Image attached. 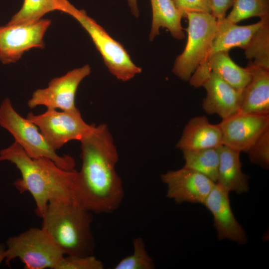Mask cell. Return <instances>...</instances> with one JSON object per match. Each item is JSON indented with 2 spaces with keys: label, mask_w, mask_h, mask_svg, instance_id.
I'll return each mask as SVG.
<instances>
[{
  "label": "cell",
  "mask_w": 269,
  "mask_h": 269,
  "mask_svg": "<svg viewBox=\"0 0 269 269\" xmlns=\"http://www.w3.org/2000/svg\"><path fill=\"white\" fill-rule=\"evenodd\" d=\"M80 142L82 166L77 171L75 202L91 212L112 213L124 197L116 170L119 155L112 136L108 127L101 124Z\"/></svg>",
  "instance_id": "obj_1"
},
{
  "label": "cell",
  "mask_w": 269,
  "mask_h": 269,
  "mask_svg": "<svg viewBox=\"0 0 269 269\" xmlns=\"http://www.w3.org/2000/svg\"><path fill=\"white\" fill-rule=\"evenodd\" d=\"M3 161L13 163L19 170L21 178L13 184L20 193H30L38 216L41 217L51 201L76 203L77 171L63 169L48 158H32L15 141L0 151V162Z\"/></svg>",
  "instance_id": "obj_2"
},
{
  "label": "cell",
  "mask_w": 269,
  "mask_h": 269,
  "mask_svg": "<svg viewBox=\"0 0 269 269\" xmlns=\"http://www.w3.org/2000/svg\"><path fill=\"white\" fill-rule=\"evenodd\" d=\"M91 212L74 202L50 201L41 228L64 256L92 255L95 247Z\"/></svg>",
  "instance_id": "obj_3"
},
{
  "label": "cell",
  "mask_w": 269,
  "mask_h": 269,
  "mask_svg": "<svg viewBox=\"0 0 269 269\" xmlns=\"http://www.w3.org/2000/svg\"><path fill=\"white\" fill-rule=\"evenodd\" d=\"M0 126L11 134L14 141L30 157L48 158L63 169H74V159L69 155L58 154L47 142L37 126L17 113L8 98H5L0 105Z\"/></svg>",
  "instance_id": "obj_4"
},
{
  "label": "cell",
  "mask_w": 269,
  "mask_h": 269,
  "mask_svg": "<svg viewBox=\"0 0 269 269\" xmlns=\"http://www.w3.org/2000/svg\"><path fill=\"white\" fill-rule=\"evenodd\" d=\"M63 12L74 18L87 32L109 71L118 79L127 81L141 72V68L133 62L123 45L84 10L77 9L68 0Z\"/></svg>",
  "instance_id": "obj_5"
},
{
  "label": "cell",
  "mask_w": 269,
  "mask_h": 269,
  "mask_svg": "<svg viewBox=\"0 0 269 269\" xmlns=\"http://www.w3.org/2000/svg\"><path fill=\"white\" fill-rule=\"evenodd\" d=\"M5 264L18 259L26 269H55L64 254L41 228H30L6 241Z\"/></svg>",
  "instance_id": "obj_6"
},
{
  "label": "cell",
  "mask_w": 269,
  "mask_h": 269,
  "mask_svg": "<svg viewBox=\"0 0 269 269\" xmlns=\"http://www.w3.org/2000/svg\"><path fill=\"white\" fill-rule=\"evenodd\" d=\"M186 46L175 59L172 71L184 81L189 80L207 53L215 36L217 20L210 13L188 12Z\"/></svg>",
  "instance_id": "obj_7"
},
{
  "label": "cell",
  "mask_w": 269,
  "mask_h": 269,
  "mask_svg": "<svg viewBox=\"0 0 269 269\" xmlns=\"http://www.w3.org/2000/svg\"><path fill=\"white\" fill-rule=\"evenodd\" d=\"M26 118L37 126L49 144L55 150L73 140L81 141L95 129L82 117L79 109L57 111L47 109L43 113H29Z\"/></svg>",
  "instance_id": "obj_8"
},
{
  "label": "cell",
  "mask_w": 269,
  "mask_h": 269,
  "mask_svg": "<svg viewBox=\"0 0 269 269\" xmlns=\"http://www.w3.org/2000/svg\"><path fill=\"white\" fill-rule=\"evenodd\" d=\"M51 24V19L0 26V61L4 64L15 63L33 48L45 47L43 37Z\"/></svg>",
  "instance_id": "obj_9"
},
{
  "label": "cell",
  "mask_w": 269,
  "mask_h": 269,
  "mask_svg": "<svg viewBox=\"0 0 269 269\" xmlns=\"http://www.w3.org/2000/svg\"><path fill=\"white\" fill-rule=\"evenodd\" d=\"M91 68L88 64L68 71L65 75L53 78L45 88L33 92L27 102L33 109L44 106L47 109H59L62 111L76 109L75 96L79 84L89 76Z\"/></svg>",
  "instance_id": "obj_10"
},
{
  "label": "cell",
  "mask_w": 269,
  "mask_h": 269,
  "mask_svg": "<svg viewBox=\"0 0 269 269\" xmlns=\"http://www.w3.org/2000/svg\"><path fill=\"white\" fill-rule=\"evenodd\" d=\"M223 144L240 152H246L269 128V114L237 113L218 124Z\"/></svg>",
  "instance_id": "obj_11"
},
{
  "label": "cell",
  "mask_w": 269,
  "mask_h": 269,
  "mask_svg": "<svg viewBox=\"0 0 269 269\" xmlns=\"http://www.w3.org/2000/svg\"><path fill=\"white\" fill-rule=\"evenodd\" d=\"M166 185V197L178 204H203L212 189L214 182L205 175L184 167L161 175Z\"/></svg>",
  "instance_id": "obj_12"
},
{
  "label": "cell",
  "mask_w": 269,
  "mask_h": 269,
  "mask_svg": "<svg viewBox=\"0 0 269 269\" xmlns=\"http://www.w3.org/2000/svg\"><path fill=\"white\" fill-rule=\"evenodd\" d=\"M228 194L215 183L203 204L213 216L219 240L227 239L244 245L248 241L247 235L234 216Z\"/></svg>",
  "instance_id": "obj_13"
},
{
  "label": "cell",
  "mask_w": 269,
  "mask_h": 269,
  "mask_svg": "<svg viewBox=\"0 0 269 269\" xmlns=\"http://www.w3.org/2000/svg\"><path fill=\"white\" fill-rule=\"evenodd\" d=\"M211 72L242 92L252 77L249 65L246 68L239 66L230 58L229 51H223L213 55L205 65L196 68L189 79L190 85L196 88L202 86Z\"/></svg>",
  "instance_id": "obj_14"
},
{
  "label": "cell",
  "mask_w": 269,
  "mask_h": 269,
  "mask_svg": "<svg viewBox=\"0 0 269 269\" xmlns=\"http://www.w3.org/2000/svg\"><path fill=\"white\" fill-rule=\"evenodd\" d=\"M202 86L207 92L202 103L207 114H216L224 119L239 111L243 92L231 86L215 73L211 72Z\"/></svg>",
  "instance_id": "obj_15"
},
{
  "label": "cell",
  "mask_w": 269,
  "mask_h": 269,
  "mask_svg": "<svg viewBox=\"0 0 269 269\" xmlns=\"http://www.w3.org/2000/svg\"><path fill=\"white\" fill-rule=\"evenodd\" d=\"M264 18H261L257 23L244 26L232 23L226 17L217 20V30L210 47L198 67L205 65L217 53L229 51L230 49L236 47L245 49L263 24Z\"/></svg>",
  "instance_id": "obj_16"
},
{
  "label": "cell",
  "mask_w": 269,
  "mask_h": 269,
  "mask_svg": "<svg viewBox=\"0 0 269 269\" xmlns=\"http://www.w3.org/2000/svg\"><path fill=\"white\" fill-rule=\"evenodd\" d=\"M222 145V134L219 125L211 124L205 116H201L188 121L176 147L183 151L218 148Z\"/></svg>",
  "instance_id": "obj_17"
},
{
  "label": "cell",
  "mask_w": 269,
  "mask_h": 269,
  "mask_svg": "<svg viewBox=\"0 0 269 269\" xmlns=\"http://www.w3.org/2000/svg\"><path fill=\"white\" fill-rule=\"evenodd\" d=\"M251 80L243 92L242 114H269V70L249 63Z\"/></svg>",
  "instance_id": "obj_18"
},
{
  "label": "cell",
  "mask_w": 269,
  "mask_h": 269,
  "mask_svg": "<svg viewBox=\"0 0 269 269\" xmlns=\"http://www.w3.org/2000/svg\"><path fill=\"white\" fill-rule=\"evenodd\" d=\"M219 164L217 183L226 192L238 194L249 190V177L241 169L240 152L226 145L218 148Z\"/></svg>",
  "instance_id": "obj_19"
},
{
  "label": "cell",
  "mask_w": 269,
  "mask_h": 269,
  "mask_svg": "<svg viewBox=\"0 0 269 269\" xmlns=\"http://www.w3.org/2000/svg\"><path fill=\"white\" fill-rule=\"evenodd\" d=\"M152 11L150 41L159 34V29L167 28L176 39H182L185 35L181 26L182 13L175 6L172 0H150Z\"/></svg>",
  "instance_id": "obj_20"
},
{
  "label": "cell",
  "mask_w": 269,
  "mask_h": 269,
  "mask_svg": "<svg viewBox=\"0 0 269 269\" xmlns=\"http://www.w3.org/2000/svg\"><path fill=\"white\" fill-rule=\"evenodd\" d=\"M218 148L182 151L185 160L183 167L196 171L216 183L219 164Z\"/></svg>",
  "instance_id": "obj_21"
},
{
  "label": "cell",
  "mask_w": 269,
  "mask_h": 269,
  "mask_svg": "<svg viewBox=\"0 0 269 269\" xmlns=\"http://www.w3.org/2000/svg\"><path fill=\"white\" fill-rule=\"evenodd\" d=\"M67 0H24L20 9L7 24H18L38 20L48 12L63 11Z\"/></svg>",
  "instance_id": "obj_22"
},
{
  "label": "cell",
  "mask_w": 269,
  "mask_h": 269,
  "mask_svg": "<svg viewBox=\"0 0 269 269\" xmlns=\"http://www.w3.org/2000/svg\"><path fill=\"white\" fill-rule=\"evenodd\" d=\"M247 59L254 65L269 70V16L264 18L263 24L245 49Z\"/></svg>",
  "instance_id": "obj_23"
},
{
  "label": "cell",
  "mask_w": 269,
  "mask_h": 269,
  "mask_svg": "<svg viewBox=\"0 0 269 269\" xmlns=\"http://www.w3.org/2000/svg\"><path fill=\"white\" fill-rule=\"evenodd\" d=\"M233 6L226 19L235 24L253 16H269V0H234Z\"/></svg>",
  "instance_id": "obj_24"
},
{
  "label": "cell",
  "mask_w": 269,
  "mask_h": 269,
  "mask_svg": "<svg viewBox=\"0 0 269 269\" xmlns=\"http://www.w3.org/2000/svg\"><path fill=\"white\" fill-rule=\"evenodd\" d=\"M133 253L122 259L114 267L115 269H153L155 265L148 255L143 240L138 237L133 242Z\"/></svg>",
  "instance_id": "obj_25"
},
{
  "label": "cell",
  "mask_w": 269,
  "mask_h": 269,
  "mask_svg": "<svg viewBox=\"0 0 269 269\" xmlns=\"http://www.w3.org/2000/svg\"><path fill=\"white\" fill-rule=\"evenodd\" d=\"M252 163L262 168L269 167V128L266 130L246 152Z\"/></svg>",
  "instance_id": "obj_26"
},
{
  "label": "cell",
  "mask_w": 269,
  "mask_h": 269,
  "mask_svg": "<svg viewBox=\"0 0 269 269\" xmlns=\"http://www.w3.org/2000/svg\"><path fill=\"white\" fill-rule=\"evenodd\" d=\"M104 268L103 263L92 255L64 256L55 269H103Z\"/></svg>",
  "instance_id": "obj_27"
},
{
  "label": "cell",
  "mask_w": 269,
  "mask_h": 269,
  "mask_svg": "<svg viewBox=\"0 0 269 269\" xmlns=\"http://www.w3.org/2000/svg\"><path fill=\"white\" fill-rule=\"evenodd\" d=\"M175 6L186 17L188 12H205L211 13L208 3L204 0H172Z\"/></svg>",
  "instance_id": "obj_28"
},
{
  "label": "cell",
  "mask_w": 269,
  "mask_h": 269,
  "mask_svg": "<svg viewBox=\"0 0 269 269\" xmlns=\"http://www.w3.org/2000/svg\"><path fill=\"white\" fill-rule=\"evenodd\" d=\"M211 13L217 19L221 20L226 17L228 9L234 3V0H208Z\"/></svg>",
  "instance_id": "obj_29"
},
{
  "label": "cell",
  "mask_w": 269,
  "mask_h": 269,
  "mask_svg": "<svg viewBox=\"0 0 269 269\" xmlns=\"http://www.w3.org/2000/svg\"><path fill=\"white\" fill-rule=\"evenodd\" d=\"M129 6L132 14L138 17L139 14L137 5V0H127Z\"/></svg>",
  "instance_id": "obj_30"
},
{
  "label": "cell",
  "mask_w": 269,
  "mask_h": 269,
  "mask_svg": "<svg viewBox=\"0 0 269 269\" xmlns=\"http://www.w3.org/2000/svg\"><path fill=\"white\" fill-rule=\"evenodd\" d=\"M6 248L4 245L3 244H0V265L2 261L5 259L6 257Z\"/></svg>",
  "instance_id": "obj_31"
},
{
  "label": "cell",
  "mask_w": 269,
  "mask_h": 269,
  "mask_svg": "<svg viewBox=\"0 0 269 269\" xmlns=\"http://www.w3.org/2000/svg\"><path fill=\"white\" fill-rule=\"evenodd\" d=\"M204 0L208 3V0Z\"/></svg>",
  "instance_id": "obj_32"
}]
</instances>
